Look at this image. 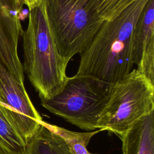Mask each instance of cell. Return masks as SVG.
<instances>
[{"label": "cell", "instance_id": "obj_12", "mask_svg": "<svg viewBox=\"0 0 154 154\" xmlns=\"http://www.w3.org/2000/svg\"><path fill=\"white\" fill-rule=\"evenodd\" d=\"M0 140L10 148L22 154L25 143L7 120L0 108Z\"/></svg>", "mask_w": 154, "mask_h": 154}, {"label": "cell", "instance_id": "obj_1", "mask_svg": "<svg viewBox=\"0 0 154 154\" xmlns=\"http://www.w3.org/2000/svg\"><path fill=\"white\" fill-rule=\"evenodd\" d=\"M148 0H137L111 20H104L80 54L76 75L114 84L131 71L134 28Z\"/></svg>", "mask_w": 154, "mask_h": 154}, {"label": "cell", "instance_id": "obj_2", "mask_svg": "<svg viewBox=\"0 0 154 154\" xmlns=\"http://www.w3.org/2000/svg\"><path fill=\"white\" fill-rule=\"evenodd\" d=\"M25 72L41 102L55 94L64 84L68 63L60 55L46 19L43 2L29 10L23 31Z\"/></svg>", "mask_w": 154, "mask_h": 154}, {"label": "cell", "instance_id": "obj_10", "mask_svg": "<svg viewBox=\"0 0 154 154\" xmlns=\"http://www.w3.org/2000/svg\"><path fill=\"white\" fill-rule=\"evenodd\" d=\"M22 154H72L64 139L42 121L34 135L25 143Z\"/></svg>", "mask_w": 154, "mask_h": 154}, {"label": "cell", "instance_id": "obj_7", "mask_svg": "<svg viewBox=\"0 0 154 154\" xmlns=\"http://www.w3.org/2000/svg\"><path fill=\"white\" fill-rule=\"evenodd\" d=\"M22 7L16 0H0V61L24 84L23 66L17 52L19 38L23 32L20 20Z\"/></svg>", "mask_w": 154, "mask_h": 154}, {"label": "cell", "instance_id": "obj_8", "mask_svg": "<svg viewBox=\"0 0 154 154\" xmlns=\"http://www.w3.org/2000/svg\"><path fill=\"white\" fill-rule=\"evenodd\" d=\"M132 61L136 70L154 84V0H148L134 28Z\"/></svg>", "mask_w": 154, "mask_h": 154}, {"label": "cell", "instance_id": "obj_11", "mask_svg": "<svg viewBox=\"0 0 154 154\" xmlns=\"http://www.w3.org/2000/svg\"><path fill=\"white\" fill-rule=\"evenodd\" d=\"M46 125L64 139L72 154H94L88 150L87 146L91 137L102 131L100 129L87 132H80L72 131L46 122Z\"/></svg>", "mask_w": 154, "mask_h": 154}, {"label": "cell", "instance_id": "obj_3", "mask_svg": "<svg viewBox=\"0 0 154 154\" xmlns=\"http://www.w3.org/2000/svg\"><path fill=\"white\" fill-rule=\"evenodd\" d=\"M96 1L43 0L57 48L68 63L87 48L104 21L97 11Z\"/></svg>", "mask_w": 154, "mask_h": 154}, {"label": "cell", "instance_id": "obj_4", "mask_svg": "<svg viewBox=\"0 0 154 154\" xmlns=\"http://www.w3.org/2000/svg\"><path fill=\"white\" fill-rule=\"evenodd\" d=\"M114 84L87 75L67 76L61 88L42 105L81 129L94 130Z\"/></svg>", "mask_w": 154, "mask_h": 154}, {"label": "cell", "instance_id": "obj_15", "mask_svg": "<svg viewBox=\"0 0 154 154\" xmlns=\"http://www.w3.org/2000/svg\"><path fill=\"white\" fill-rule=\"evenodd\" d=\"M0 154H21L10 148L0 140Z\"/></svg>", "mask_w": 154, "mask_h": 154}, {"label": "cell", "instance_id": "obj_9", "mask_svg": "<svg viewBox=\"0 0 154 154\" xmlns=\"http://www.w3.org/2000/svg\"><path fill=\"white\" fill-rule=\"evenodd\" d=\"M120 138L123 154H154V111L138 120Z\"/></svg>", "mask_w": 154, "mask_h": 154}, {"label": "cell", "instance_id": "obj_13", "mask_svg": "<svg viewBox=\"0 0 154 154\" xmlns=\"http://www.w3.org/2000/svg\"><path fill=\"white\" fill-rule=\"evenodd\" d=\"M137 0H97L96 10L103 20H111Z\"/></svg>", "mask_w": 154, "mask_h": 154}, {"label": "cell", "instance_id": "obj_6", "mask_svg": "<svg viewBox=\"0 0 154 154\" xmlns=\"http://www.w3.org/2000/svg\"><path fill=\"white\" fill-rule=\"evenodd\" d=\"M0 108L25 143L43 120L24 84L18 82L0 61Z\"/></svg>", "mask_w": 154, "mask_h": 154}, {"label": "cell", "instance_id": "obj_5", "mask_svg": "<svg viewBox=\"0 0 154 154\" xmlns=\"http://www.w3.org/2000/svg\"><path fill=\"white\" fill-rule=\"evenodd\" d=\"M154 111V84L134 69L112 87L96 129L120 137L140 118Z\"/></svg>", "mask_w": 154, "mask_h": 154}, {"label": "cell", "instance_id": "obj_14", "mask_svg": "<svg viewBox=\"0 0 154 154\" xmlns=\"http://www.w3.org/2000/svg\"><path fill=\"white\" fill-rule=\"evenodd\" d=\"M20 5H25L29 10L40 5L43 0H16Z\"/></svg>", "mask_w": 154, "mask_h": 154}]
</instances>
